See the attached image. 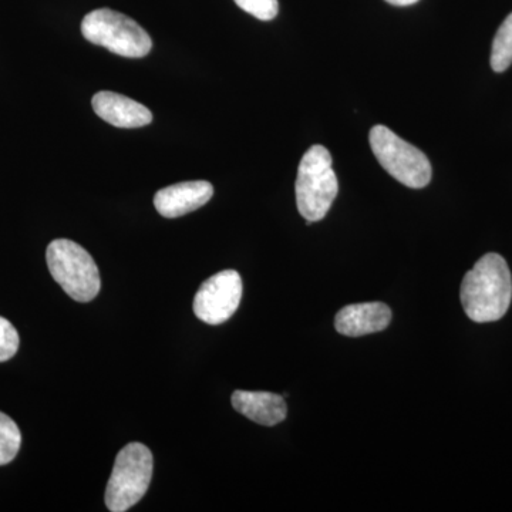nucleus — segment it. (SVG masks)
I'll return each mask as SVG.
<instances>
[{
    "mask_svg": "<svg viewBox=\"0 0 512 512\" xmlns=\"http://www.w3.org/2000/svg\"><path fill=\"white\" fill-rule=\"evenodd\" d=\"M464 312L477 323L504 318L512 301V276L503 256L484 255L464 276L460 292Z\"/></svg>",
    "mask_w": 512,
    "mask_h": 512,
    "instance_id": "obj_1",
    "label": "nucleus"
},
{
    "mask_svg": "<svg viewBox=\"0 0 512 512\" xmlns=\"http://www.w3.org/2000/svg\"><path fill=\"white\" fill-rule=\"evenodd\" d=\"M338 191V177L328 148L312 146L303 154L295 184L296 204L308 224L326 217Z\"/></svg>",
    "mask_w": 512,
    "mask_h": 512,
    "instance_id": "obj_2",
    "label": "nucleus"
},
{
    "mask_svg": "<svg viewBox=\"0 0 512 512\" xmlns=\"http://www.w3.org/2000/svg\"><path fill=\"white\" fill-rule=\"evenodd\" d=\"M47 266L53 279L76 302H90L99 295L101 279L93 256L70 239L50 242Z\"/></svg>",
    "mask_w": 512,
    "mask_h": 512,
    "instance_id": "obj_3",
    "label": "nucleus"
},
{
    "mask_svg": "<svg viewBox=\"0 0 512 512\" xmlns=\"http://www.w3.org/2000/svg\"><path fill=\"white\" fill-rule=\"evenodd\" d=\"M84 39L93 45L106 47L116 55L141 59L151 52L153 40L140 25L123 13L111 9H97L82 22Z\"/></svg>",
    "mask_w": 512,
    "mask_h": 512,
    "instance_id": "obj_4",
    "label": "nucleus"
},
{
    "mask_svg": "<svg viewBox=\"0 0 512 512\" xmlns=\"http://www.w3.org/2000/svg\"><path fill=\"white\" fill-rule=\"evenodd\" d=\"M153 467V454L144 444L130 443L120 450L106 488L107 508L124 512L134 507L150 487Z\"/></svg>",
    "mask_w": 512,
    "mask_h": 512,
    "instance_id": "obj_5",
    "label": "nucleus"
},
{
    "mask_svg": "<svg viewBox=\"0 0 512 512\" xmlns=\"http://www.w3.org/2000/svg\"><path fill=\"white\" fill-rule=\"evenodd\" d=\"M369 141L380 165L399 183L414 190L429 185L433 171L429 158L419 148L384 126L373 127Z\"/></svg>",
    "mask_w": 512,
    "mask_h": 512,
    "instance_id": "obj_6",
    "label": "nucleus"
},
{
    "mask_svg": "<svg viewBox=\"0 0 512 512\" xmlns=\"http://www.w3.org/2000/svg\"><path fill=\"white\" fill-rule=\"evenodd\" d=\"M242 298V279L237 271L227 269L211 276L194 298V313L208 325H222L232 318Z\"/></svg>",
    "mask_w": 512,
    "mask_h": 512,
    "instance_id": "obj_7",
    "label": "nucleus"
},
{
    "mask_svg": "<svg viewBox=\"0 0 512 512\" xmlns=\"http://www.w3.org/2000/svg\"><path fill=\"white\" fill-rule=\"evenodd\" d=\"M214 195V187L208 181H187L165 187L157 192L154 205L164 218H178L197 211Z\"/></svg>",
    "mask_w": 512,
    "mask_h": 512,
    "instance_id": "obj_8",
    "label": "nucleus"
},
{
    "mask_svg": "<svg viewBox=\"0 0 512 512\" xmlns=\"http://www.w3.org/2000/svg\"><path fill=\"white\" fill-rule=\"evenodd\" d=\"M392 311L382 302L355 303L339 311L335 328L340 335L349 338L382 332L390 325Z\"/></svg>",
    "mask_w": 512,
    "mask_h": 512,
    "instance_id": "obj_9",
    "label": "nucleus"
},
{
    "mask_svg": "<svg viewBox=\"0 0 512 512\" xmlns=\"http://www.w3.org/2000/svg\"><path fill=\"white\" fill-rule=\"evenodd\" d=\"M92 104L94 113L114 127L138 128L153 121V113L146 106L123 94L99 92L94 94Z\"/></svg>",
    "mask_w": 512,
    "mask_h": 512,
    "instance_id": "obj_10",
    "label": "nucleus"
},
{
    "mask_svg": "<svg viewBox=\"0 0 512 512\" xmlns=\"http://www.w3.org/2000/svg\"><path fill=\"white\" fill-rule=\"evenodd\" d=\"M231 402L238 413L262 426H275L284 421L288 413L284 397L275 393L237 390Z\"/></svg>",
    "mask_w": 512,
    "mask_h": 512,
    "instance_id": "obj_11",
    "label": "nucleus"
},
{
    "mask_svg": "<svg viewBox=\"0 0 512 512\" xmlns=\"http://www.w3.org/2000/svg\"><path fill=\"white\" fill-rule=\"evenodd\" d=\"M512 64V13L504 20L494 37L491 67L494 72H505Z\"/></svg>",
    "mask_w": 512,
    "mask_h": 512,
    "instance_id": "obj_12",
    "label": "nucleus"
},
{
    "mask_svg": "<svg viewBox=\"0 0 512 512\" xmlns=\"http://www.w3.org/2000/svg\"><path fill=\"white\" fill-rule=\"evenodd\" d=\"M22 444V434L18 424L9 416L0 412V466H6L15 460Z\"/></svg>",
    "mask_w": 512,
    "mask_h": 512,
    "instance_id": "obj_13",
    "label": "nucleus"
},
{
    "mask_svg": "<svg viewBox=\"0 0 512 512\" xmlns=\"http://www.w3.org/2000/svg\"><path fill=\"white\" fill-rule=\"evenodd\" d=\"M19 333L8 319L0 316V362L12 359L18 353Z\"/></svg>",
    "mask_w": 512,
    "mask_h": 512,
    "instance_id": "obj_14",
    "label": "nucleus"
},
{
    "mask_svg": "<svg viewBox=\"0 0 512 512\" xmlns=\"http://www.w3.org/2000/svg\"><path fill=\"white\" fill-rule=\"evenodd\" d=\"M234 2L249 15L265 22L275 19L279 12L278 0H234Z\"/></svg>",
    "mask_w": 512,
    "mask_h": 512,
    "instance_id": "obj_15",
    "label": "nucleus"
},
{
    "mask_svg": "<svg viewBox=\"0 0 512 512\" xmlns=\"http://www.w3.org/2000/svg\"><path fill=\"white\" fill-rule=\"evenodd\" d=\"M386 2L394 6H410L419 2V0H386Z\"/></svg>",
    "mask_w": 512,
    "mask_h": 512,
    "instance_id": "obj_16",
    "label": "nucleus"
}]
</instances>
